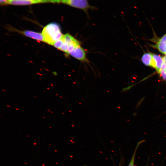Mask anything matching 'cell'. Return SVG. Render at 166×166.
I'll return each instance as SVG.
<instances>
[{
  "mask_svg": "<svg viewBox=\"0 0 166 166\" xmlns=\"http://www.w3.org/2000/svg\"><path fill=\"white\" fill-rule=\"evenodd\" d=\"M141 141L139 142L137 144L136 146V147L135 148L131 160L128 166H134V162L136 153L137 150L138 148L139 147L140 145L141 144Z\"/></svg>",
  "mask_w": 166,
  "mask_h": 166,
  "instance_id": "cell-9",
  "label": "cell"
},
{
  "mask_svg": "<svg viewBox=\"0 0 166 166\" xmlns=\"http://www.w3.org/2000/svg\"><path fill=\"white\" fill-rule=\"evenodd\" d=\"M158 73L164 80H166V69H161Z\"/></svg>",
  "mask_w": 166,
  "mask_h": 166,
  "instance_id": "cell-10",
  "label": "cell"
},
{
  "mask_svg": "<svg viewBox=\"0 0 166 166\" xmlns=\"http://www.w3.org/2000/svg\"><path fill=\"white\" fill-rule=\"evenodd\" d=\"M22 33L29 37L39 41L44 42L43 37L42 34L30 30L24 31L22 32Z\"/></svg>",
  "mask_w": 166,
  "mask_h": 166,
  "instance_id": "cell-7",
  "label": "cell"
},
{
  "mask_svg": "<svg viewBox=\"0 0 166 166\" xmlns=\"http://www.w3.org/2000/svg\"><path fill=\"white\" fill-rule=\"evenodd\" d=\"M152 59V54L150 53H146L143 55L141 60L144 65L151 66Z\"/></svg>",
  "mask_w": 166,
  "mask_h": 166,
  "instance_id": "cell-8",
  "label": "cell"
},
{
  "mask_svg": "<svg viewBox=\"0 0 166 166\" xmlns=\"http://www.w3.org/2000/svg\"></svg>",
  "mask_w": 166,
  "mask_h": 166,
  "instance_id": "cell-12",
  "label": "cell"
},
{
  "mask_svg": "<svg viewBox=\"0 0 166 166\" xmlns=\"http://www.w3.org/2000/svg\"><path fill=\"white\" fill-rule=\"evenodd\" d=\"M155 47L160 52L166 55V34L159 39Z\"/></svg>",
  "mask_w": 166,
  "mask_h": 166,
  "instance_id": "cell-6",
  "label": "cell"
},
{
  "mask_svg": "<svg viewBox=\"0 0 166 166\" xmlns=\"http://www.w3.org/2000/svg\"><path fill=\"white\" fill-rule=\"evenodd\" d=\"M60 0H10L8 5L24 6L46 3H60Z\"/></svg>",
  "mask_w": 166,
  "mask_h": 166,
  "instance_id": "cell-3",
  "label": "cell"
},
{
  "mask_svg": "<svg viewBox=\"0 0 166 166\" xmlns=\"http://www.w3.org/2000/svg\"><path fill=\"white\" fill-rule=\"evenodd\" d=\"M60 3L80 9L87 15H88L89 10H94L97 9L96 7L91 5L88 0H60Z\"/></svg>",
  "mask_w": 166,
  "mask_h": 166,
  "instance_id": "cell-2",
  "label": "cell"
},
{
  "mask_svg": "<svg viewBox=\"0 0 166 166\" xmlns=\"http://www.w3.org/2000/svg\"><path fill=\"white\" fill-rule=\"evenodd\" d=\"M68 54L81 61H87L86 51L81 45L74 48Z\"/></svg>",
  "mask_w": 166,
  "mask_h": 166,
  "instance_id": "cell-4",
  "label": "cell"
},
{
  "mask_svg": "<svg viewBox=\"0 0 166 166\" xmlns=\"http://www.w3.org/2000/svg\"><path fill=\"white\" fill-rule=\"evenodd\" d=\"M10 0H0V4L1 6L8 5Z\"/></svg>",
  "mask_w": 166,
  "mask_h": 166,
  "instance_id": "cell-11",
  "label": "cell"
},
{
  "mask_svg": "<svg viewBox=\"0 0 166 166\" xmlns=\"http://www.w3.org/2000/svg\"><path fill=\"white\" fill-rule=\"evenodd\" d=\"M42 34L44 42L51 45L61 38L63 35L59 25L55 22L48 24L43 29Z\"/></svg>",
  "mask_w": 166,
  "mask_h": 166,
  "instance_id": "cell-1",
  "label": "cell"
},
{
  "mask_svg": "<svg viewBox=\"0 0 166 166\" xmlns=\"http://www.w3.org/2000/svg\"><path fill=\"white\" fill-rule=\"evenodd\" d=\"M163 63V58L159 55L152 54V59L151 66L154 68L159 73Z\"/></svg>",
  "mask_w": 166,
  "mask_h": 166,
  "instance_id": "cell-5",
  "label": "cell"
}]
</instances>
